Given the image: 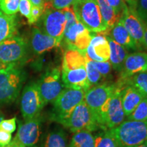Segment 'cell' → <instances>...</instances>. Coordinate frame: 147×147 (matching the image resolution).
Masks as SVG:
<instances>
[{
  "label": "cell",
  "instance_id": "obj_1",
  "mask_svg": "<svg viewBox=\"0 0 147 147\" xmlns=\"http://www.w3.org/2000/svg\"><path fill=\"white\" fill-rule=\"evenodd\" d=\"M109 131L119 147H135L147 141V121H124Z\"/></svg>",
  "mask_w": 147,
  "mask_h": 147
},
{
  "label": "cell",
  "instance_id": "obj_8",
  "mask_svg": "<svg viewBox=\"0 0 147 147\" xmlns=\"http://www.w3.org/2000/svg\"><path fill=\"white\" fill-rule=\"evenodd\" d=\"M42 16L45 34L62 41L66 25L63 10H56L53 8L51 3H45V10Z\"/></svg>",
  "mask_w": 147,
  "mask_h": 147
},
{
  "label": "cell",
  "instance_id": "obj_6",
  "mask_svg": "<svg viewBox=\"0 0 147 147\" xmlns=\"http://www.w3.org/2000/svg\"><path fill=\"white\" fill-rule=\"evenodd\" d=\"M23 84V76L15 64L0 72V104L13 102L17 98Z\"/></svg>",
  "mask_w": 147,
  "mask_h": 147
},
{
  "label": "cell",
  "instance_id": "obj_16",
  "mask_svg": "<svg viewBox=\"0 0 147 147\" xmlns=\"http://www.w3.org/2000/svg\"><path fill=\"white\" fill-rule=\"evenodd\" d=\"M85 55L88 60L92 61L104 62L109 61L110 47L106 37L93 36L85 51Z\"/></svg>",
  "mask_w": 147,
  "mask_h": 147
},
{
  "label": "cell",
  "instance_id": "obj_38",
  "mask_svg": "<svg viewBox=\"0 0 147 147\" xmlns=\"http://www.w3.org/2000/svg\"><path fill=\"white\" fill-rule=\"evenodd\" d=\"M75 3V0H52L51 5L56 10H63L67 7L72 6Z\"/></svg>",
  "mask_w": 147,
  "mask_h": 147
},
{
  "label": "cell",
  "instance_id": "obj_29",
  "mask_svg": "<svg viewBox=\"0 0 147 147\" xmlns=\"http://www.w3.org/2000/svg\"><path fill=\"white\" fill-rule=\"evenodd\" d=\"M129 83L147 97V72L139 73L134 75L129 78Z\"/></svg>",
  "mask_w": 147,
  "mask_h": 147
},
{
  "label": "cell",
  "instance_id": "obj_19",
  "mask_svg": "<svg viewBox=\"0 0 147 147\" xmlns=\"http://www.w3.org/2000/svg\"><path fill=\"white\" fill-rule=\"evenodd\" d=\"M145 97H146L131 84H129L123 89L121 102L125 117H127L136 109Z\"/></svg>",
  "mask_w": 147,
  "mask_h": 147
},
{
  "label": "cell",
  "instance_id": "obj_23",
  "mask_svg": "<svg viewBox=\"0 0 147 147\" xmlns=\"http://www.w3.org/2000/svg\"><path fill=\"white\" fill-rule=\"evenodd\" d=\"M41 147H69L67 134L61 127L53 129L42 138Z\"/></svg>",
  "mask_w": 147,
  "mask_h": 147
},
{
  "label": "cell",
  "instance_id": "obj_31",
  "mask_svg": "<svg viewBox=\"0 0 147 147\" xmlns=\"http://www.w3.org/2000/svg\"><path fill=\"white\" fill-rule=\"evenodd\" d=\"M86 71H87L88 80L91 87L99 84L102 80V76L93 66L91 61H87L86 64Z\"/></svg>",
  "mask_w": 147,
  "mask_h": 147
},
{
  "label": "cell",
  "instance_id": "obj_4",
  "mask_svg": "<svg viewBox=\"0 0 147 147\" xmlns=\"http://www.w3.org/2000/svg\"><path fill=\"white\" fill-rule=\"evenodd\" d=\"M84 90L64 88L53 102L51 119L60 123L67 119L74 108L84 99Z\"/></svg>",
  "mask_w": 147,
  "mask_h": 147
},
{
  "label": "cell",
  "instance_id": "obj_26",
  "mask_svg": "<svg viewBox=\"0 0 147 147\" xmlns=\"http://www.w3.org/2000/svg\"><path fill=\"white\" fill-rule=\"evenodd\" d=\"M95 138L91 131L82 130L74 133L69 147H95Z\"/></svg>",
  "mask_w": 147,
  "mask_h": 147
},
{
  "label": "cell",
  "instance_id": "obj_34",
  "mask_svg": "<svg viewBox=\"0 0 147 147\" xmlns=\"http://www.w3.org/2000/svg\"><path fill=\"white\" fill-rule=\"evenodd\" d=\"M64 14H65V18H66V25H65V32L67 31V29L74 25L75 23L78 21L77 20L76 14L74 13V11L73 7H67V8L63 9Z\"/></svg>",
  "mask_w": 147,
  "mask_h": 147
},
{
  "label": "cell",
  "instance_id": "obj_37",
  "mask_svg": "<svg viewBox=\"0 0 147 147\" xmlns=\"http://www.w3.org/2000/svg\"><path fill=\"white\" fill-rule=\"evenodd\" d=\"M115 12L119 16H121L123 12L125 7L126 6V3L125 0H106Z\"/></svg>",
  "mask_w": 147,
  "mask_h": 147
},
{
  "label": "cell",
  "instance_id": "obj_36",
  "mask_svg": "<svg viewBox=\"0 0 147 147\" xmlns=\"http://www.w3.org/2000/svg\"><path fill=\"white\" fill-rule=\"evenodd\" d=\"M16 117L6 119V120H3L0 123V129L8 132L10 134H12L15 131L16 128Z\"/></svg>",
  "mask_w": 147,
  "mask_h": 147
},
{
  "label": "cell",
  "instance_id": "obj_46",
  "mask_svg": "<svg viewBox=\"0 0 147 147\" xmlns=\"http://www.w3.org/2000/svg\"><path fill=\"white\" fill-rule=\"evenodd\" d=\"M3 120V115L2 113L0 112V123H1V122Z\"/></svg>",
  "mask_w": 147,
  "mask_h": 147
},
{
  "label": "cell",
  "instance_id": "obj_24",
  "mask_svg": "<svg viewBox=\"0 0 147 147\" xmlns=\"http://www.w3.org/2000/svg\"><path fill=\"white\" fill-rule=\"evenodd\" d=\"M16 21L15 14L8 15L0 13V43L9 38L15 36Z\"/></svg>",
  "mask_w": 147,
  "mask_h": 147
},
{
  "label": "cell",
  "instance_id": "obj_41",
  "mask_svg": "<svg viewBox=\"0 0 147 147\" xmlns=\"http://www.w3.org/2000/svg\"><path fill=\"white\" fill-rule=\"evenodd\" d=\"M30 1L32 2V5H35V6L40 7V8H45V0H30Z\"/></svg>",
  "mask_w": 147,
  "mask_h": 147
},
{
  "label": "cell",
  "instance_id": "obj_13",
  "mask_svg": "<svg viewBox=\"0 0 147 147\" xmlns=\"http://www.w3.org/2000/svg\"><path fill=\"white\" fill-rule=\"evenodd\" d=\"M42 119L40 115L20 123L15 138L19 144L32 147L39 140L41 133Z\"/></svg>",
  "mask_w": 147,
  "mask_h": 147
},
{
  "label": "cell",
  "instance_id": "obj_20",
  "mask_svg": "<svg viewBox=\"0 0 147 147\" xmlns=\"http://www.w3.org/2000/svg\"><path fill=\"white\" fill-rule=\"evenodd\" d=\"M88 59L85 53L82 52L73 47H67L64 53L63 62H62V70H71L86 67Z\"/></svg>",
  "mask_w": 147,
  "mask_h": 147
},
{
  "label": "cell",
  "instance_id": "obj_44",
  "mask_svg": "<svg viewBox=\"0 0 147 147\" xmlns=\"http://www.w3.org/2000/svg\"><path fill=\"white\" fill-rule=\"evenodd\" d=\"M10 65H6V64L2 63V62L0 61V72H1L3 69H5L6 67H8V66Z\"/></svg>",
  "mask_w": 147,
  "mask_h": 147
},
{
  "label": "cell",
  "instance_id": "obj_22",
  "mask_svg": "<svg viewBox=\"0 0 147 147\" xmlns=\"http://www.w3.org/2000/svg\"><path fill=\"white\" fill-rule=\"evenodd\" d=\"M106 38L110 47L109 61L113 68L120 72L122 70L125 59L128 55L127 51L123 47L114 41L110 37H106Z\"/></svg>",
  "mask_w": 147,
  "mask_h": 147
},
{
  "label": "cell",
  "instance_id": "obj_7",
  "mask_svg": "<svg viewBox=\"0 0 147 147\" xmlns=\"http://www.w3.org/2000/svg\"><path fill=\"white\" fill-rule=\"evenodd\" d=\"M38 88L45 105L53 102L64 89L59 67L48 70L38 81Z\"/></svg>",
  "mask_w": 147,
  "mask_h": 147
},
{
  "label": "cell",
  "instance_id": "obj_28",
  "mask_svg": "<svg viewBox=\"0 0 147 147\" xmlns=\"http://www.w3.org/2000/svg\"><path fill=\"white\" fill-rule=\"evenodd\" d=\"M127 120L147 121V97L141 101L136 109L127 117Z\"/></svg>",
  "mask_w": 147,
  "mask_h": 147
},
{
  "label": "cell",
  "instance_id": "obj_12",
  "mask_svg": "<svg viewBox=\"0 0 147 147\" xmlns=\"http://www.w3.org/2000/svg\"><path fill=\"white\" fill-rule=\"evenodd\" d=\"M26 53V43L23 38L15 36L0 43V61L6 65L16 64Z\"/></svg>",
  "mask_w": 147,
  "mask_h": 147
},
{
  "label": "cell",
  "instance_id": "obj_35",
  "mask_svg": "<svg viewBox=\"0 0 147 147\" xmlns=\"http://www.w3.org/2000/svg\"><path fill=\"white\" fill-rule=\"evenodd\" d=\"M32 8V3L30 0H20L18 11L22 15L25 16L27 20L30 19L31 10Z\"/></svg>",
  "mask_w": 147,
  "mask_h": 147
},
{
  "label": "cell",
  "instance_id": "obj_2",
  "mask_svg": "<svg viewBox=\"0 0 147 147\" xmlns=\"http://www.w3.org/2000/svg\"><path fill=\"white\" fill-rule=\"evenodd\" d=\"M124 88L116 84L113 93L102 106L98 122L100 129H112L119 126L125 119L121 102V94Z\"/></svg>",
  "mask_w": 147,
  "mask_h": 147
},
{
  "label": "cell",
  "instance_id": "obj_47",
  "mask_svg": "<svg viewBox=\"0 0 147 147\" xmlns=\"http://www.w3.org/2000/svg\"><path fill=\"white\" fill-rule=\"evenodd\" d=\"M45 1L46 3H51L52 0H45Z\"/></svg>",
  "mask_w": 147,
  "mask_h": 147
},
{
  "label": "cell",
  "instance_id": "obj_5",
  "mask_svg": "<svg viewBox=\"0 0 147 147\" xmlns=\"http://www.w3.org/2000/svg\"><path fill=\"white\" fill-rule=\"evenodd\" d=\"M59 124L72 133L82 130L93 132L100 129L94 115L84 100L74 108L67 119Z\"/></svg>",
  "mask_w": 147,
  "mask_h": 147
},
{
  "label": "cell",
  "instance_id": "obj_14",
  "mask_svg": "<svg viewBox=\"0 0 147 147\" xmlns=\"http://www.w3.org/2000/svg\"><path fill=\"white\" fill-rule=\"evenodd\" d=\"M91 33L82 23L77 21L65 32L63 40L67 44V47L75 48L85 53L93 37Z\"/></svg>",
  "mask_w": 147,
  "mask_h": 147
},
{
  "label": "cell",
  "instance_id": "obj_25",
  "mask_svg": "<svg viewBox=\"0 0 147 147\" xmlns=\"http://www.w3.org/2000/svg\"><path fill=\"white\" fill-rule=\"evenodd\" d=\"M96 1L100 8L103 19L108 27V30H109L118 23L121 16L116 13L106 0H96Z\"/></svg>",
  "mask_w": 147,
  "mask_h": 147
},
{
  "label": "cell",
  "instance_id": "obj_21",
  "mask_svg": "<svg viewBox=\"0 0 147 147\" xmlns=\"http://www.w3.org/2000/svg\"><path fill=\"white\" fill-rule=\"evenodd\" d=\"M110 36L114 41L119 45L123 47L125 49L128 50H137L138 49L136 44L131 36L129 34L127 29L125 28L122 23L119 21L115 26L110 29L109 30Z\"/></svg>",
  "mask_w": 147,
  "mask_h": 147
},
{
  "label": "cell",
  "instance_id": "obj_40",
  "mask_svg": "<svg viewBox=\"0 0 147 147\" xmlns=\"http://www.w3.org/2000/svg\"><path fill=\"white\" fill-rule=\"evenodd\" d=\"M12 141V134L0 129V147H5Z\"/></svg>",
  "mask_w": 147,
  "mask_h": 147
},
{
  "label": "cell",
  "instance_id": "obj_30",
  "mask_svg": "<svg viewBox=\"0 0 147 147\" xmlns=\"http://www.w3.org/2000/svg\"><path fill=\"white\" fill-rule=\"evenodd\" d=\"M125 3L136 12L143 21H147V0H126Z\"/></svg>",
  "mask_w": 147,
  "mask_h": 147
},
{
  "label": "cell",
  "instance_id": "obj_27",
  "mask_svg": "<svg viewBox=\"0 0 147 147\" xmlns=\"http://www.w3.org/2000/svg\"><path fill=\"white\" fill-rule=\"evenodd\" d=\"M95 147H119L117 141L109 130H102L95 136Z\"/></svg>",
  "mask_w": 147,
  "mask_h": 147
},
{
  "label": "cell",
  "instance_id": "obj_45",
  "mask_svg": "<svg viewBox=\"0 0 147 147\" xmlns=\"http://www.w3.org/2000/svg\"><path fill=\"white\" fill-rule=\"evenodd\" d=\"M135 147H147V141H146V142H143L142 144H140V145H138V146H136Z\"/></svg>",
  "mask_w": 147,
  "mask_h": 147
},
{
  "label": "cell",
  "instance_id": "obj_51",
  "mask_svg": "<svg viewBox=\"0 0 147 147\" xmlns=\"http://www.w3.org/2000/svg\"><path fill=\"white\" fill-rule=\"evenodd\" d=\"M1 12H1V10H0V13H1Z\"/></svg>",
  "mask_w": 147,
  "mask_h": 147
},
{
  "label": "cell",
  "instance_id": "obj_33",
  "mask_svg": "<svg viewBox=\"0 0 147 147\" xmlns=\"http://www.w3.org/2000/svg\"><path fill=\"white\" fill-rule=\"evenodd\" d=\"M92 63H93V66L95 67V69L102 75V78L103 77L106 78V77L110 76L113 67H112L111 63H110L109 61L104 62L92 61Z\"/></svg>",
  "mask_w": 147,
  "mask_h": 147
},
{
  "label": "cell",
  "instance_id": "obj_52",
  "mask_svg": "<svg viewBox=\"0 0 147 147\" xmlns=\"http://www.w3.org/2000/svg\"><path fill=\"white\" fill-rule=\"evenodd\" d=\"M126 1V0H125V1Z\"/></svg>",
  "mask_w": 147,
  "mask_h": 147
},
{
  "label": "cell",
  "instance_id": "obj_48",
  "mask_svg": "<svg viewBox=\"0 0 147 147\" xmlns=\"http://www.w3.org/2000/svg\"><path fill=\"white\" fill-rule=\"evenodd\" d=\"M18 147H26V146H24L23 144H19V143H18Z\"/></svg>",
  "mask_w": 147,
  "mask_h": 147
},
{
  "label": "cell",
  "instance_id": "obj_3",
  "mask_svg": "<svg viewBox=\"0 0 147 147\" xmlns=\"http://www.w3.org/2000/svg\"><path fill=\"white\" fill-rule=\"evenodd\" d=\"M72 7L77 20L90 32H105L108 30L96 0L76 2Z\"/></svg>",
  "mask_w": 147,
  "mask_h": 147
},
{
  "label": "cell",
  "instance_id": "obj_18",
  "mask_svg": "<svg viewBox=\"0 0 147 147\" xmlns=\"http://www.w3.org/2000/svg\"><path fill=\"white\" fill-rule=\"evenodd\" d=\"M62 41L43 33L40 29L34 27L32 29L31 46L36 55H41L54 48L59 47Z\"/></svg>",
  "mask_w": 147,
  "mask_h": 147
},
{
  "label": "cell",
  "instance_id": "obj_10",
  "mask_svg": "<svg viewBox=\"0 0 147 147\" xmlns=\"http://www.w3.org/2000/svg\"><path fill=\"white\" fill-rule=\"evenodd\" d=\"M115 88L116 84H99L85 92L84 101L94 115L98 125L101 109L113 94Z\"/></svg>",
  "mask_w": 147,
  "mask_h": 147
},
{
  "label": "cell",
  "instance_id": "obj_32",
  "mask_svg": "<svg viewBox=\"0 0 147 147\" xmlns=\"http://www.w3.org/2000/svg\"><path fill=\"white\" fill-rule=\"evenodd\" d=\"M20 0H0V10L8 15H13L18 12Z\"/></svg>",
  "mask_w": 147,
  "mask_h": 147
},
{
  "label": "cell",
  "instance_id": "obj_11",
  "mask_svg": "<svg viewBox=\"0 0 147 147\" xmlns=\"http://www.w3.org/2000/svg\"><path fill=\"white\" fill-rule=\"evenodd\" d=\"M140 50L144 49V22L133 8L125 7L120 20Z\"/></svg>",
  "mask_w": 147,
  "mask_h": 147
},
{
  "label": "cell",
  "instance_id": "obj_39",
  "mask_svg": "<svg viewBox=\"0 0 147 147\" xmlns=\"http://www.w3.org/2000/svg\"><path fill=\"white\" fill-rule=\"evenodd\" d=\"M44 10H45V8H40V7L35 6V5H32V10H31L30 19L28 21L29 23L32 25V24L36 23L37 21H38V20L40 19V18L41 17L42 14H43Z\"/></svg>",
  "mask_w": 147,
  "mask_h": 147
},
{
  "label": "cell",
  "instance_id": "obj_17",
  "mask_svg": "<svg viewBox=\"0 0 147 147\" xmlns=\"http://www.w3.org/2000/svg\"><path fill=\"white\" fill-rule=\"evenodd\" d=\"M61 79L65 88L84 90L87 91L91 87L87 78L86 67L62 70Z\"/></svg>",
  "mask_w": 147,
  "mask_h": 147
},
{
  "label": "cell",
  "instance_id": "obj_50",
  "mask_svg": "<svg viewBox=\"0 0 147 147\" xmlns=\"http://www.w3.org/2000/svg\"><path fill=\"white\" fill-rule=\"evenodd\" d=\"M32 147H37V146H32Z\"/></svg>",
  "mask_w": 147,
  "mask_h": 147
},
{
  "label": "cell",
  "instance_id": "obj_43",
  "mask_svg": "<svg viewBox=\"0 0 147 147\" xmlns=\"http://www.w3.org/2000/svg\"><path fill=\"white\" fill-rule=\"evenodd\" d=\"M18 141L16 140L15 138H14L11 141L10 144L7 145V146H5V147H18Z\"/></svg>",
  "mask_w": 147,
  "mask_h": 147
},
{
  "label": "cell",
  "instance_id": "obj_9",
  "mask_svg": "<svg viewBox=\"0 0 147 147\" xmlns=\"http://www.w3.org/2000/svg\"><path fill=\"white\" fill-rule=\"evenodd\" d=\"M45 106L37 83L32 82L26 86L21 99V110L25 121L40 115Z\"/></svg>",
  "mask_w": 147,
  "mask_h": 147
},
{
  "label": "cell",
  "instance_id": "obj_15",
  "mask_svg": "<svg viewBox=\"0 0 147 147\" xmlns=\"http://www.w3.org/2000/svg\"><path fill=\"white\" fill-rule=\"evenodd\" d=\"M142 72H147V53L136 52L129 54L120 71V80H128L134 75Z\"/></svg>",
  "mask_w": 147,
  "mask_h": 147
},
{
  "label": "cell",
  "instance_id": "obj_42",
  "mask_svg": "<svg viewBox=\"0 0 147 147\" xmlns=\"http://www.w3.org/2000/svg\"><path fill=\"white\" fill-rule=\"evenodd\" d=\"M143 22H144V48L147 51V21H143Z\"/></svg>",
  "mask_w": 147,
  "mask_h": 147
},
{
  "label": "cell",
  "instance_id": "obj_49",
  "mask_svg": "<svg viewBox=\"0 0 147 147\" xmlns=\"http://www.w3.org/2000/svg\"><path fill=\"white\" fill-rule=\"evenodd\" d=\"M86 1V0H75V3L79 2V1Z\"/></svg>",
  "mask_w": 147,
  "mask_h": 147
}]
</instances>
